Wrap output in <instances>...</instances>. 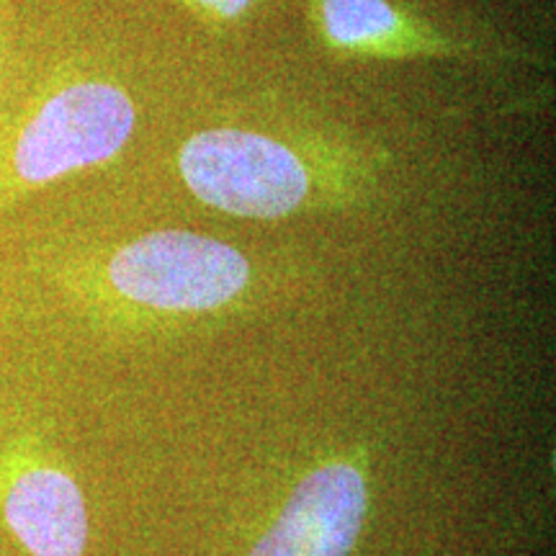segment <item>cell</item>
<instances>
[{"label":"cell","instance_id":"obj_3","mask_svg":"<svg viewBox=\"0 0 556 556\" xmlns=\"http://www.w3.org/2000/svg\"><path fill=\"white\" fill-rule=\"evenodd\" d=\"M135 131L129 96L109 83H75L41 106L21 131L13 170L24 184H50L114 157Z\"/></svg>","mask_w":556,"mask_h":556},{"label":"cell","instance_id":"obj_2","mask_svg":"<svg viewBox=\"0 0 556 556\" xmlns=\"http://www.w3.org/2000/svg\"><path fill=\"white\" fill-rule=\"evenodd\" d=\"M245 255L204 235L165 229L122 248L109 263L111 287L142 307L208 312L248 287Z\"/></svg>","mask_w":556,"mask_h":556},{"label":"cell","instance_id":"obj_6","mask_svg":"<svg viewBox=\"0 0 556 556\" xmlns=\"http://www.w3.org/2000/svg\"><path fill=\"white\" fill-rule=\"evenodd\" d=\"M325 31L343 47H366L387 39L400 26L387 0H323Z\"/></svg>","mask_w":556,"mask_h":556},{"label":"cell","instance_id":"obj_7","mask_svg":"<svg viewBox=\"0 0 556 556\" xmlns=\"http://www.w3.org/2000/svg\"><path fill=\"white\" fill-rule=\"evenodd\" d=\"M199 3L206 5L208 11L219 13V16L232 18V16H240V13L245 11L253 0H199Z\"/></svg>","mask_w":556,"mask_h":556},{"label":"cell","instance_id":"obj_5","mask_svg":"<svg viewBox=\"0 0 556 556\" xmlns=\"http://www.w3.org/2000/svg\"><path fill=\"white\" fill-rule=\"evenodd\" d=\"M5 523L31 556H83L88 510L80 486L62 469L29 467L3 497Z\"/></svg>","mask_w":556,"mask_h":556},{"label":"cell","instance_id":"obj_4","mask_svg":"<svg viewBox=\"0 0 556 556\" xmlns=\"http://www.w3.org/2000/svg\"><path fill=\"white\" fill-rule=\"evenodd\" d=\"M368 510L366 475L351 462H328L294 486L278 518L248 556H348Z\"/></svg>","mask_w":556,"mask_h":556},{"label":"cell","instance_id":"obj_1","mask_svg":"<svg viewBox=\"0 0 556 556\" xmlns=\"http://www.w3.org/2000/svg\"><path fill=\"white\" fill-rule=\"evenodd\" d=\"M178 165L193 197L235 217H287L309 191L302 160L287 144L253 131H201L184 144Z\"/></svg>","mask_w":556,"mask_h":556}]
</instances>
